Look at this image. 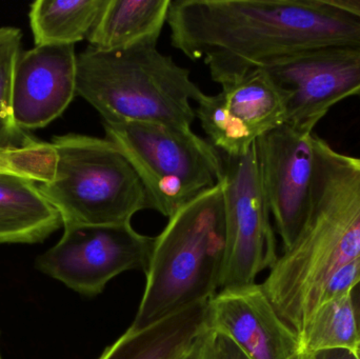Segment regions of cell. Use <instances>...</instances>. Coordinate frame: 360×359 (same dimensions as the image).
I'll use <instances>...</instances> for the list:
<instances>
[{"label":"cell","mask_w":360,"mask_h":359,"mask_svg":"<svg viewBox=\"0 0 360 359\" xmlns=\"http://www.w3.org/2000/svg\"><path fill=\"white\" fill-rule=\"evenodd\" d=\"M63 227V217L22 175L0 172V244H35Z\"/></svg>","instance_id":"13"},{"label":"cell","mask_w":360,"mask_h":359,"mask_svg":"<svg viewBox=\"0 0 360 359\" xmlns=\"http://www.w3.org/2000/svg\"><path fill=\"white\" fill-rule=\"evenodd\" d=\"M360 285V256L338 270L328 282L321 295L319 306L349 291H354ZM317 310V309H316Z\"/></svg>","instance_id":"22"},{"label":"cell","mask_w":360,"mask_h":359,"mask_svg":"<svg viewBox=\"0 0 360 359\" xmlns=\"http://www.w3.org/2000/svg\"><path fill=\"white\" fill-rule=\"evenodd\" d=\"M353 291L321 303L298 337L297 359H317L328 352L348 351L360 347V333Z\"/></svg>","instance_id":"17"},{"label":"cell","mask_w":360,"mask_h":359,"mask_svg":"<svg viewBox=\"0 0 360 359\" xmlns=\"http://www.w3.org/2000/svg\"><path fill=\"white\" fill-rule=\"evenodd\" d=\"M197 105L195 115L209 137L210 143L220 153L237 157L247 153L256 143L255 139L231 117L220 93L203 95Z\"/></svg>","instance_id":"20"},{"label":"cell","mask_w":360,"mask_h":359,"mask_svg":"<svg viewBox=\"0 0 360 359\" xmlns=\"http://www.w3.org/2000/svg\"><path fill=\"white\" fill-rule=\"evenodd\" d=\"M172 0H107L88 37L98 51L124 50L158 44L168 23Z\"/></svg>","instance_id":"15"},{"label":"cell","mask_w":360,"mask_h":359,"mask_svg":"<svg viewBox=\"0 0 360 359\" xmlns=\"http://www.w3.org/2000/svg\"><path fill=\"white\" fill-rule=\"evenodd\" d=\"M313 134L285 124L255 143L264 195L283 251L297 237L310 207L315 167Z\"/></svg>","instance_id":"10"},{"label":"cell","mask_w":360,"mask_h":359,"mask_svg":"<svg viewBox=\"0 0 360 359\" xmlns=\"http://www.w3.org/2000/svg\"><path fill=\"white\" fill-rule=\"evenodd\" d=\"M224 265L226 226L219 181L180 208L156 237L145 293L130 330H143L213 299L221 288Z\"/></svg>","instance_id":"3"},{"label":"cell","mask_w":360,"mask_h":359,"mask_svg":"<svg viewBox=\"0 0 360 359\" xmlns=\"http://www.w3.org/2000/svg\"><path fill=\"white\" fill-rule=\"evenodd\" d=\"M168 25L221 86L300 53L360 46V20L329 0H172Z\"/></svg>","instance_id":"1"},{"label":"cell","mask_w":360,"mask_h":359,"mask_svg":"<svg viewBox=\"0 0 360 359\" xmlns=\"http://www.w3.org/2000/svg\"><path fill=\"white\" fill-rule=\"evenodd\" d=\"M287 98L285 124L313 133L328 112L360 96V46L316 48L264 69Z\"/></svg>","instance_id":"9"},{"label":"cell","mask_w":360,"mask_h":359,"mask_svg":"<svg viewBox=\"0 0 360 359\" xmlns=\"http://www.w3.org/2000/svg\"><path fill=\"white\" fill-rule=\"evenodd\" d=\"M20 30L0 27V149H25L40 141L21 130L12 114V82L15 65L20 55Z\"/></svg>","instance_id":"19"},{"label":"cell","mask_w":360,"mask_h":359,"mask_svg":"<svg viewBox=\"0 0 360 359\" xmlns=\"http://www.w3.org/2000/svg\"><path fill=\"white\" fill-rule=\"evenodd\" d=\"M334 6L346 11L360 20V0H329Z\"/></svg>","instance_id":"25"},{"label":"cell","mask_w":360,"mask_h":359,"mask_svg":"<svg viewBox=\"0 0 360 359\" xmlns=\"http://www.w3.org/2000/svg\"><path fill=\"white\" fill-rule=\"evenodd\" d=\"M103 126L141 177L152 209L168 218L224 174L222 154L192 130L141 122Z\"/></svg>","instance_id":"6"},{"label":"cell","mask_w":360,"mask_h":359,"mask_svg":"<svg viewBox=\"0 0 360 359\" xmlns=\"http://www.w3.org/2000/svg\"><path fill=\"white\" fill-rule=\"evenodd\" d=\"M77 55L72 44L35 46L19 55L12 114L21 130H37L63 115L76 93Z\"/></svg>","instance_id":"11"},{"label":"cell","mask_w":360,"mask_h":359,"mask_svg":"<svg viewBox=\"0 0 360 359\" xmlns=\"http://www.w3.org/2000/svg\"><path fill=\"white\" fill-rule=\"evenodd\" d=\"M181 359H211V331L207 329Z\"/></svg>","instance_id":"24"},{"label":"cell","mask_w":360,"mask_h":359,"mask_svg":"<svg viewBox=\"0 0 360 359\" xmlns=\"http://www.w3.org/2000/svg\"><path fill=\"white\" fill-rule=\"evenodd\" d=\"M211 331V330H210ZM211 359H251L228 337L211 331Z\"/></svg>","instance_id":"23"},{"label":"cell","mask_w":360,"mask_h":359,"mask_svg":"<svg viewBox=\"0 0 360 359\" xmlns=\"http://www.w3.org/2000/svg\"><path fill=\"white\" fill-rule=\"evenodd\" d=\"M222 158L226 265L221 289H226L255 284L278 256L255 143L243 155L222 154Z\"/></svg>","instance_id":"7"},{"label":"cell","mask_w":360,"mask_h":359,"mask_svg":"<svg viewBox=\"0 0 360 359\" xmlns=\"http://www.w3.org/2000/svg\"><path fill=\"white\" fill-rule=\"evenodd\" d=\"M0 359H2L1 351H0Z\"/></svg>","instance_id":"29"},{"label":"cell","mask_w":360,"mask_h":359,"mask_svg":"<svg viewBox=\"0 0 360 359\" xmlns=\"http://www.w3.org/2000/svg\"><path fill=\"white\" fill-rule=\"evenodd\" d=\"M51 143L57 156L54 177L38 185L60 213L63 227L122 225L152 209L141 177L109 139L71 133Z\"/></svg>","instance_id":"5"},{"label":"cell","mask_w":360,"mask_h":359,"mask_svg":"<svg viewBox=\"0 0 360 359\" xmlns=\"http://www.w3.org/2000/svg\"><path fill=\"white\" fill-rule=\"evenodd\" d=\"M76 93L103 122H155L186 131L196 118L191 99L198 103L205 95L190 71L158 44L111 52L88 46L77 55Z\"/></svg>","instance_id":"4"},{"label":"cell","mask_w":360,"mask_h":359,"mask_svg":"<svg viewBox=\"0 0 360 359\" xmlns=\"http://www.w3.org/2000/svg\"><path fill=\"white\" fill-rule=\"evenodd\" d=\"M297 359V358H294ZM317 359H357L354 354L348 351H333L321 354Z\"/></svg>","instance_id":"26"},{"label":"cell","mask_w":360,"mask_h":359,"mask_svg":"<svg viewBox=\"0 0 360 359\" xmlns=\"http://www.w3.org/2000/svg\"><path fill=\"white\" fill-rule=\"evenodd\" d=\"M56 160L52 143L44 141L25 149H0V172L22 175L38 183H49L54 177Z\"/></svg>","instance_id":"21"},{"label":"cell","mask_w":360,"mask_h":359,"mask_svg":"<svg viewBox=\"0 0 360 359\" xmlns=\"http://www.w3.org/2000/svg\"><path fill=\"white\" fill-rule=\"evenodd\" d=\"M224 107L255 141L287 122V98L264 70H257L220 91Z\"/></svg>","instance_id":"16"},{"label":"cell","mask_w":360,"mask_h":359,"mask_svg":"<svg viewBox=\"0 0 360 359\" xmlns=\"http://www.w3.org/2000/svg\"><path fill=\"white\" fill-rule=\"evenodd\" d=\"M207 330L220 333L251 359H294L300 344L262 285L222 289L209 301Z\"/></svg>","instance_id":"12"},{"label":"cell","mask_w":360,"mask_h":359,"mask_svg":"<svg viewBox=\"0 0 360 359\" xmlns=\"http://www.w3.org/2000/svg\"><path fill=\"white\" fill-rule=\"evenodd\" d=\"M63 229L60 240L35 266L79 294L96 296L120 274L149 269L156 237L139 233L131 223Z\"/></svg>","instance_id":"8"},{"label":"cell","mask_w":360,"mask_h":359,"mask_svg":"<svg viewBox=\"0 0 360 359\" xmlns=\"http://www.w3.org/2000/svg\"><path fill=\"white\" fill-rule=\"evenodd\" d=\"M356 318H357V324H359V329L360 333V295H359V306L356 309Z\"/></svg>","instance_id":"27"},{"label":"cell","mask_w":360,"mask_h":359,"mask_svg":"<svg viewBox=\"0 0 360 359\" xmlns=\"http://www.w3.org/2000/svg\"><path fill=\"white\" fill-rule=\"evenodd\" d=\"M312 196L304 225L262 284L281 320L300 337L332 276L360 256V157L313 134Z\"/></svg>","instance_id":"2"},{"label":"cell","mask_w":360,"mask_h":359,"mask_svg":"<svg viewBox=\"0 0 360 359\" xmlns=\"http://www.w3.org/2000/svg\"><path fill=\"white\" fill-rule=\"evenodd\" d=\"M209 301L139 331L129 329L99 359H181L207 330Z\"/></svg>","instance_id":"14"},{"label":"cell","mask_w":360,"mask_h":359,"mask_svg":"<svg viewBox=\"0 0 360 359\" xmlns=\"http://www.w3.org/2000/svg\"><path fill=\"white\" fill-rule=\"evenodd\" d=\"M354 355L355 358H356L357 359H360V347L359 348V349L356 350V352H355Z\"/></svg>","instance_id":"28"},{"label":"cell","mask_w":360,"mask_h":359,"mask_svg":"<svg viewBox=\"0 0 360 359\" xmlns=\"http://www.w3.org/2000/svg\"><path fill=\"white\" fill-rule=\"evenodd\" d=\"M107 0H38L29 19L35 46L72 44L88 39Z\"/></svg>","instance_id":"18"}]
</instances>
